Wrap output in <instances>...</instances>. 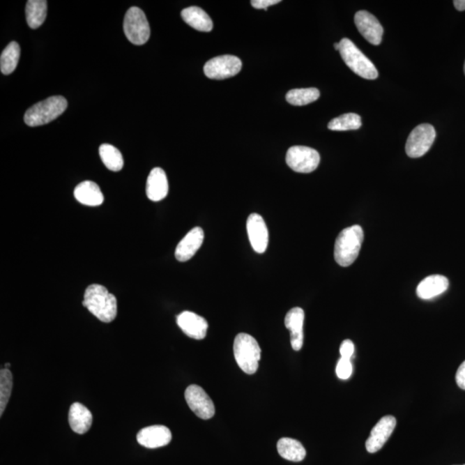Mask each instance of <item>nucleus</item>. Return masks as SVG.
I'll return each instance as SVG.
<instances>
[{
    "instance_id": "obj_1",
    "label": "nucleus",
    "mask_w": 465,
    "mask_h": 465,
    "mask_svg": "<svg viewBox=\"0 0 465 465\" xmlns=\"http://www.w3.org/2000/svg\"><path fill=\"white\" fill-rule=\"evenodd\" d=\"M84 307H86L98 320L109 323L114 321L117 314L116 296L100 284L88 287L84 295Z\"/></svg>"
},
{
    "instance_id": "obj_2",
    "label": "nucleus",
    "mask_w": 465,
    "mask_h": 465,
    "mask_svg": "<svg viewBox=\"0 0 465 465\" xmlns=\"http://www.w3.org/2000/svg\"><path fill=\"white\" fill-rule=\"evenodd\" d=\"M363 241L364 231L360 226L354 225L343 229L335 241V261L340 266H350L360 254Z\"/></svg>"
},
{
    "instance_id": "obj_3",
    "label": "nucleus",
    "mask_w": 465,
    "mask_h": 465,
    "mask_svg": "<svg viewBox=\"0 0 465 465\" xmlns=\"http://www.w3.org/2000/svg\"><path fill=\"white\" fill-rule=\"evenodd\" d=\"M68 108V101L62 96H53L38 102L28 109L24 122L29 127L44 125L60 116Z\"/></svg>"
},
{
    "instance_id": "obj_4",
    "label": "nucleus",
    "mask_w": 465,
    "mask_h": 465,
    "mask_svg": "<svg viewBox=\"0 0 465 465\" xmlns=\"http://www.w3.org/2000/svg\"><path fill=\"white\" fill-rule=\"evenodd\" d=\"M234 358L238 365L247 374H254L259 368L261 349L254 337L247 334H239L234 342Z\"/></svg>"
},
{
    "instance_id": "obj_5",
    "label": "nucleus",
    "mask_w": 465,
    "mask_h": 465,
    "mask_svg": "<svg viewBox=\"0 0 465 465\" xmlns=\"http://www.w3.org/2000/svg\"><path fill=\"white\" fill-rule=\"evenodd\" d=\"M340 44V54L351 71L366 79H376L378 69L349 38H343Z\"/></svg>"
},
{
    "instance_id": "obj_6",
    "label": "nucleus",
    "mask_w": 465,
    "mask_h": 465,
    "mask_svg": "<svg viewBox=\"0 0 465 465\" xmlns=\"http://www.w3.org/2000/svg\"><path fill=\"white\" fill-rule=\"evenodd\" d=\"M126 38L135 45H144L150 38V27L144 10L138 7L128 10L123 22Z\"/></svg>"
},
{
    "instance_id": "obj_7",
    "label": "nucleus",
    "mask_w": 465,
    "mask_h": 465,
    "mask_svg": "<svg viewBox=\"0 0 465 465\" xmlns=\"http://www.w3.org/2000/svg\"><path fill=\"white\" fill-rule=\"evenodd\" d=\"M320 160L319 153L309 146H291L287 153V163L296 173H312L319 166Z\"/></svg>"
},
{
    "instance_id": "obj_8",
    "label": "nucleus",
    "mask_w": 465,
    "mask_h": 465,
    "mask_svg": "<svg viewBox=\"0 0 465 465\" xmlns=\"http://www.w3.org/2000/svg\"><path fill=\"white\" fill-rule=\"evenodd\" d=\"M436 131L431 124L423 123L410 133L405 149L410 158H420L429 151L434 144Z\"/></svg>"
},
{
    "instance_id": "obj_9",
    "label": "nucleus",
    "mask_w": 465,
    "mask_h": 465,
    "mask_svg": "<svg viewBox=\"0 0 465 465\" xmlns=\"http://www.w3.org/2000/svg\"><path fill=\"white\" fill-rule=\"evenodd\" d=\"M241 67L243 63L239 58L226 54L211 59L205 64L204 71L208 79H225L238 75Z\"/></svg>"
},
{
    "instance_id": "obj_10",
    "label": "nucleus",
    "mask_w": 465,
    "mask_h": 465,
    "mask_svg": "<svg viewBox=\"0 0 465 465\" xmlns=\"http://www.w3.org/2000/svg\"><path fill=\"white\" fill-rule=\"evenodd\" d=\"M185 397L189 408L200 419L208 420L214 416L215 409L213 402L202 387L192 384L186 389Z\"/></svg>"
},
{
    "instance_id": "obj_11",
    "label": "nucleus",
    "mask_w": 465,
    "mask_h": 465,
    "mask_svg": "<svg viewBox=\"0 0 465 465\" xmlns=\"http://www.w3.org/2000/svg\"><path fill=\"white\" fill-rule=\"evenodd\" d=\"M395 426H397V419L392 416H386L376 423V426L369 434L365 443V448L369 453H375L383 448L392 435Z\"/></svg>"
},
{
    "instance_id": "obj_12",
    "label": "nucleus",
    "mask_w": 465,
    "mask_h": 465,
    "mask_svg": "<svg viewBox=\"0 0 465 465\" xmlns=\"http://www.w3.org/2000/svg\"><path fill=\"white\" fill-rule=\"evenodd\" d=\"M354 22L365 39L372 45H379L382 42L383 28L375 16L366 10H360L355 14Z\"/></svg>"
},
{
    "instance_id": "obj_13",
    "label": "nucleus",
    "mask_w": 465,
    "mask_h": 465,
    "mask_svg": "<svg viewBox=\"0 0 465 465\" xmlns=\"http://www.w3.org/2000/svg\"><path fill=\"white\" fill-rule=\"evenodd\" d=\"M247 229L251 246L258 254L265 252L268 246L269 234L261 215L251 214L247 222Z\"/></svg>"
},
{
    "instance_id": "obj_14",
    "label": "nucleus",
    "mask_w": 465,
    "mask_h": 465,
    "mask_svg": "<svg viewBox=\"0 0 465 465\" xmlns=\"http://www.w3.org/2000/svg\"><path fill=\"white\" fill-rule=\"evenodd\" d=\"M137 442L146 448L155 449L166 446L171 441L169 428L162 425H155L142 428L137 436Z\"/></svg>"
},
{
    "instance_id": "obj_15",
    "label": "nucleus",
    "mask_w": 465,
    "mask_h": 465,
    "mask_svg": "<svg viewBox=\"0 0 465 465\" xmlns=\"http://www.w3.org/2000/svg\"><path fill=\"white\" fill-rule=\"evenodd\" d=\"M177 324L190 338L203 340L206 337L208 322L199 314L184 311L177 317Z\"/></svg>"
},
{
    "instance_id": "obj_16",
    "label": "nucleus",
    "mask_w": 465,
    "mask_h": 465,
    "mask_svg": "<svg viewBox=\"0 0 465 465\" xmlns=\"http://www.w3.org/2000/svg\"><path fill=\"white\" fill-rule=\"evenodd\" d=\"M204 240V232L199 227L190 230L178 244L175 250L176 259L181 262L188 261L202 246Z\"/></svg>"
},
{
    "instance_id": "obj_17",
    "label": "nucleus",
    "mask_w": 465,
    "mask_h": 465,
    "mask_svg": "<svg viewBox=\"0 0 465 465\" xmlns=\"http://www.w3.org/2000/svg\"><path fill=\"white\" fill-rule=\"evenodd\" d=\"M303 322L305 311L301 307H293L287 314L284 325L291 331V343L295 351L302 349L303 345Z\"/></svg>"
},
{
    "instance_id": "obj_18",
    "label": "nucleus",
    "mask_w": 465,
    "mask_h": 465,
    "mask_svg": "<svg viewBox=\"0 0 465 465\" xmlns=\"http://www.w3.org/2000/svg\"><path fill=\"white\" fill-rule=\"evenodd\" d=\"M169 185L166 173L160 167L153 168L146 181V192L148 199L159 202L167 196Z\"/></svg>"
},
{
    "instance_id": "obj_19",
    "label": "nucleus",
    "mask_w": 465,
    "mask_h": 465,
    "mask_svg": "<svg viewBox=\"0 0 465 465\" xmlns=\"http://www.w3.org/2000/svg\"><path fill=\"white\" fill-rule=\"evenodd\" d=\"M93 420V415L86 406L79 402H75L71 405L68 413V422L75 433L86 434L90 429Z\"/></svg>"
},
{
    "instance_id": "obj_20",
    "label": "nucleus",
    "mask_w": 465,
    "mask_h": 465,
    "mask_svg": "<svg viewBox=\"0 0 465 465\" xmlns=\"http://www.w3.org/2000/svg\"><path fill=\"white\" fill-rule=\"evenodd\" d=\"M449 281L442 275H432L424 278L417 287V296L423 300L436 298L448 291Z\"/></svg>"
},
{
    "instance_id": "obj_21",
    "label": "nucleus",
    "mask_w": 465,
    "mask_h": 465,
    "mask_svg": "<svg viewBox=\"0 0 465 465\" xmlns=\"http://www.w3.org/2000/svg\"><path fill=\"white\" fill-rule=\"evenodd\" d=\"M75 197L78 202L87 206H100L105 200L100 186L93 181H84L77 185Z\"/></svg>"
},
{
    "instance_id": "obj_22",
    "label": "nucleus",
    "mask_w": 465,
    "mask_h": 465,
    "mask_svg": "<svg viewBox=\"0 0 465 465\" xmlns=\"http://www.w3.org/2000/svg\"><path fill=\"white\" fill-rule=\"evenodd\" d=\"M183 20L190 27L202 32H210L213 29V22L203 9L197 6H190L182 10Z\"/></svg>"
},
{
    "instance_id": "obj_23",
    "label": "nucleus",
    "mask_w": 465,
    "mask_h": 465,
    "mask_svg": "<svg viewBox=\"0 0 465 465\" xmlns=\"http://www.w3.org/2000/svg\"><path fill=\"white\" fill-rule=\"evenodd\" d=\"M277 452L283 459L292 462H301L306 457V450L296 439L282 438L277 445Z\"/></svg>"
},
{
    "instance_id": "obj_24",
    "label": "nucleus",
    "mask_w": 465,
    "mask_h": 465,
    "mask_svg": "<svg viewBox=\"0 0 465 465\" xmlns=\"http://www.w3.org/2000/svg\"><path fill=\"white\" fill-rule=\"evenodd\" d=\"M46 0H29L27 2L26 20L29 27L38 29L44 23L47 17Z\"/></svg>"
},
{
    "instance_id": "obj_25",
    "label": "nucleus",
    "mask_w": 465,
    "mask_h": 465,
    "mask_svg": "<svg viewBox=\"0 0 465 465\" xmlns=\"http://www.w3.org/2000/svg\"><path fill=\"white\" fill-rule=\"evenodd\" d=\"M20 44L12 42L3 50L0 57V69L3 75H9L16 69L20 57Z\"/></svg>"
},
{
    "instance_id": "obj_26",
    "label": "nucleus",
    "mask_w": 465,
    "mask_h": 465,
    "mask_svg": "<svg viewBox=\"0 0 465 465\" xmlns=\"http://www.w3.org/2000/svg\"><path fill=\"white\" fill-rule=\"evenodd\" d=\"M100 155L109 170L119 171L123 167V158L122 153L114 146L111 144H102L100 146Z\"/></svg>"
},
{
    "instance_id": "obj_27",
    "label": "nucleus",
    "mask_w": 465,
    "mask_h": 465,
    "mask_svg": "<svg viewBox=\"0 0 465 465\" xmlns=\"http://www.w3.org/2000/svg\"><path fill=\"white\" fill-rule=\"evenodd\" d=\"M320 97V91L317 88L293 89L287 94V100L292 105L303 106L317 101Z\"/></svg>"
},
{
    "instance_id": "obj_28",
    "label": "nucleus",
    "mask_w": 465,
    "mask_h": 465,
    "mask_svg": "<svg viewBox=\"0 0 465 465\" xmlns=\"http://www.w3.org/2000/svg\"><path fill=\"white\" fill-rule=\"evenodd\" d=\"M362 125L360 116L355 113H346L330 121L328 129L334 131L356 130Z\"/></svg>"
},
{
    "instance_id": "obj_29",
    "label": "nucleus",
    "mask_w": 465,
    "mask_h": 465,
    "mask_svg": "<svg viewBox=\"0 0 465 465\" xmlns=\"http://www.w3.org/2000/svg\"><path fill=\"white\" fill-rule=\"evenodd\" d=\"M13 383V374L10 369H1L0 371V416H1L12 395Z\"/></svg>"
},
{
    "instance_id": "obj_30",
    "label": "nucleus",
    "mask_w": 465,
    "mask_h": 465,
    "mask_svg": "<svg viewBox=\"0 0 465 465\" xmlns=\"http://www.w3.org/2000/svg\"><path fill=\"white\" fill-rule=\"evenodd\" d=\"M336 374L340 379L346 380L353 374V365L350 358H340L336 366Z\"/></svg>"
},
{
    "instance_id": "obj_31",
    "label": "nucleus",
    "mask_w": 465,
    "mask_h": 465,
    "mask_svg": "<svg viewBox=\"0 0 465 465\" xmlns=\"http://www.w3.org/2000/svg\"><path fill=\"white\" fill-rule=\"evenodd\" d=\"M340 353L342 358H350L354 353V344L350 340H344L340 346Z\"/></svg>"
},
{
    "instance_id": "obj_32",
    "label": "nucleus",
    "mask_w": 465,
    "mask_h": 465,
    "mask_svg": "<svg viewBox=\"0 0 465 465\" xmlns=\"http://www.w3.org/2000/svg\"><path fill=\"white\" fill-rule=\"evenodd\" d=\"M280 0H252L251 5L255 9H267L269 6L280 3Z\"/></svg>"
},
{
    "instance_id": "obj_33",
    "label": "nucleus",
    "mask_w": 465,
    "mask_h": 465,
    "mask_svg": "<svg viewBox=\"0 0 465 465\" xmlns=\"http://www.w3.org/2000/svg\"><path fill=\"white\" fill-rule=\"evenodd\" d=\"M456 382L457 386L465 390V361L460 365L459 368L457 369L456 374Z\"/></svg>"
},
{
    "instance_id": "obj_34",
    "label": "nucleus",
    "mask_w": 465,
    "mask_h": 465,
    "mask_svg": "<svg viewBox=\"0 0 465 465\" xmlns=\"http://www.w3.org/2000/svg\"><path fill=\"white\" fill-rule=\"evenodd\" d=\"M453 3L457 10H460V12L465 10V0H455Z\"/></svg>"
},
{
    "instance_id": "obj_35",
    "label": "nucleus",
    "mask_w": 465,
    "mask_h": 465,
    "mask_svg": "<svg viewBox=\"0 0 465 465\" xmlns=\"http://www.w3.org/2000/svg\"><path fill=\"white\" fill-rule=\"evenodd\" d=\"M335 49L336 50H339V49H340V44H339V43H335Z\"/></svg>"
},
{
    "instance_id": "obj_36",
    "label": "nucleus",
    "mask_w": 465,
    "mask_h": 465,
    "mask_svg": "<svg viewBox=\"0 0 465 465\" xmlns=\"http://www.w3.org/2000/svg\"><path fill=\"white\" fill-rule=\"evenodd\" d=\"M10 367V364H9V363H6V364L5 365V367H3V368H5V369H9Z\"/></svg>"
},
{
    "instance_id": "obj_37",
    "label": "nucleus",
    "mask_w": 465,
    "mask_h": 465,
    "mask_svg": "<svg viewBox=\"0 0 465 465\" xmlns=\"http://www.w3.org/2000/svg\"><path fill=\"white\" fill-rule=\"evenodd\" d=\"M464 75H465V63H464Z\"/></svg>"
},
{
    "instance_id": "obj_38",
    "label": "nucleus",
    "mask_w": 465,
    "mask_h": 465,
    "mask_svg": "<svg viewBox=\"0 0 465 465\" xmlns=\"http://www.w3.org/2000/svg\"><path fill=\"white\" fill-rule=\"evenodd\" d=\"M463 465H465V464H463Z\"/></svg>"
}]
</instances>
